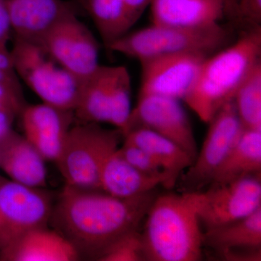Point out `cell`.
<instances>
[{
  "mask_svg": "<svg viewBox=\"0 0 261 261\" xmlns=\"http://www.w3.org/2000/svg\"><path fill=\"white\" fill-rule=\"evenodd\" d=\"M155 197L154 190L119 198L101 190L65 185L49 222L75 247L81 258L97 260L117 239L138 229Z\"/></svg>",
  "mask_w": 261,
  "mask_h": 261,
  "instance_id": "1",
  "label": "cell"
},
{
  "mask_svg": "<svg viewBox=\"0 0 261 261\" xmlns=\"http://www.w3.org/2000/svg\"><path fill=\"white\" fill-rule=\"evenodd\" d=\"M145 218L141 233L146 260H200L203 232L198 215V192L156 196Z\"/></svg>",
  "mask_w": 261,
  "mask_h": 261,
  "instance_id": "2",
  "label": "cell"
},
{
  "mask_svg": "<svg viewBox=\"0 0 261 261\" xmlns=\"http://www.w3.org/2000/svg\"><path fill=\"white\" fill-rule=\"evenodd\" d=\"M261 61V28L247 31L238 41L202 62L183 99L206 123L235 94L250 70Z\"/></svg>",
  "mask_w": 261,
  "mask_h": 261,
  "instance_id": "3",
  "label": "cell"
},
{
  "mask_svg": "<svg viewBox=\"0 0 261 261\" xmlns=\"http://www.w3.org/2000/svg\"><path fill=\"white\" fill-rule=\"evenodd\" d=\"M231 37L229 30L219 23L202 28L152 24L147 28L127 33L108 49L140 62L180 53L210 56L228 46Z\"/></svg>",
  "mask_w": 261,
  "mask_h": 261,
  "instance_id": "4",
  "label": "cell"
},
{
  "mask_svg": "<svg viewBox=\"0 0 261 261\" xmlns=\"http://www.w3.org/2000/svg\"><path fill=\"white\" fill-rule=\"evenodd\" d=\"M123 138L121 130L108 129L99 123H79L70 127L56 162L66 185L100 190L103 165Z\"/></svg>",
  "mask_w": 261,
  "mask_h": 261,
  "instance_id": "5",
  "label": "cell"
},
{
  "mask_svg": "<svg viewBox=\"0 0 261 261\" xmlns=\"http://www.w3.org/2000/svg\"><path fill=\"white\" fill-rule=\"evenodd\" d=\"M10 51L17 77L43 103L73 112L80 81L58 64L38 43L15 37Z\"/></svg>",
  "mask_w": 261,
  "mask_h": 261,
  "instance_id": "6",
  "label": "cell"
},
{
  "mask_svg": "<svg viewBox=\"0 0 261 261\" xmlns=\"http://www.w3.org/2000/svg\"><path fill=\"white\" fill-rule=\"evenodd\" d=\"M48 55L80 82L99 68V44L75 10L60 18L41 39Z\"/></svg>",
  "mask_w": 261,
  "mask_h": 261,
  "instance_id": "7",
  "label": "cell"
},
{
  "mask_svg": "<svg viewBox=\"0 0 261 261\" xmlns=\"http://www.w3.org/2000/svg\"><path fill=\"white\" fill-rule=\"evenodd\" d=\"M42 189L0 178V250L28 231L47 226L53 206Z\"/></svg>",
  "mask_w": 261,
  "mask_h": 261,
  "instance_id": "8",
  "label": "cell"
},
{
  "mask_svg": "<svg viewBox=\"0 0 261 261\" xmlns=\"http://www.w3.org/2000/svg\"><path fill=\"white\" fill-rule=\"evenodd\" d=\"M208 123L210 126L200 152L182 175L183 192H200L211 185L215 173L244 128L233 101L223 106Z\"/></svg>",
  "mask_w": 261,
  "mask_h": 261,
  "instance_id": "9",
  "label": "cell"
},
{
  "mask_svg": "<svg viewBox=\"0 0 261 261\" xmlns=\"http://www.w3.org/2000/svg\"><path fill=\"white\" fill-rule=\"evenodd\" d=\"M198 192L200 223L207 228L234 222L261 207L260 175L221 184H211Z\"/></svg>",
  "mask_w": 261,
  "mask_h": 261,
  "instance_id": "10",
  "label": "cell"
},
{
  "mask_svg": "<svg viewBox=\"0 0 261 261\" xmlns=\"http://www.w3.org/2000/svg\"><path fill=\"white\" fill-rule=\"evenodd\" d=\"M179 101L154 94L139 95L123 135L137 127L147 128L177 144L195 161L198 153L195 135Z\"/></svg>",
  "mask_w": 261,
  "mask_h": 261,
  "instance_id": "11",
  "label": "cell"
},
{
  "mask_svg": "<svg viewBox=\"0 0 261 261\" xmlns=\"http://www.w3.org/2000/svg\"><path fill=\"white\" fill-rule=\"evenodd\" d=\"M207 57L196 53H180L140 62L142 75L139 95L154 94L183 100Z\"/></svg>",
  "mask_w": 261,
  "mask_h": 261,
  "instance_id": "12",
  "label": "cell"
},
{
  "mask_svg": "<svg viewBox=\"0 0 261 261\" xmlns=\"http://www.w3.org/2000/svg\"><path fill=\"white\" fill-rule=\"evenodd\" d=\"M19 116L24 137L46 161L56 163L75 118L73 111H63L42 102L25 105Z\"/></svg>",
  "mask_w": 261,
  "mask_h": 261,
  "instance_id": "13",
  "label": "cell"
},
{
  "mask_svg": "<svg viewBox=\"0 0 261 261\" xmlns=\"http://www.w3.org/2000/svg\"><path fill=\"white\" fill-rule=\"evenodd\" d=\"M203 245L216 250L222 258L233 261L261 260V207L234 222L207 228Z\"/></svg>",
  "mask_w": 261,
  "mask_h": 261,
  "instance_id": "14",
  "label": "cell"
},
{
  "mask_svg": "<svg viewBox=\"0 0 261 261\" xmlns=\"http://www.w3.org/2000/svg\"><path fill=\"white\" fill-rule=\"evenodd\" d=\"M75 247L55 229L38 228L24 233L0 250L1 261H75Z\"/></svg>",
  "mask_w": 261,
  "mask_h": 261,
  "instance_id": "15",
  "label": "cell"
},
{
  "mask_svg": "<svg viewBox=\"0 0 261 261\" xmlns=\"http://www.w3.org/2000/svg\"><path fill=\"white\" fill-rule=\"evenodd\" d=\"M15 37L39 43L73 5L64 0H7Z\"/></svg>",
  "mask_w": 261,
  "mask_h": 261,
  "instance_id": "16",
  "label": "cell"
},
{
  "mask_svg": "<svg viewBox=\"0 0 261 261\" xmlns=\"http://www.w3.org/2000/svg\"><path fill=\"white\" fill-rule=\"evenodd\" d=\"M45 162L24 136L13 130L0 140V168L13 181L37 188L45 187Z\"/></svg>",
  "mask_w": 261,
  "mask_h": 261,
  "instance_id": "17",
  "label": "cell"
},
{
  "mask_svg": "<svg viewBox=\"0 0 261 261\" xmlns=\"http://www.w3.org/2000/svg\"><path fill=\"white\" fill-rule=\"evenodd\" d=\"M152 24L202 28L219 23L225 15L220 0H151Z\"/></svg>",
  "mask_w": 261,
  "mask_h": 261,
  "instance_id": "18",
  "label": "cell"
},
{
  "mask_svg": "<svg viewBox=\"0 0 261 261\" xmlns=\"http://www.w3.org/2000/svg\"><path fill=\"white\" fill-rule=\"evenodd\" d=\"M99 185L101 191L119 198H129L153 191L161 185L173 188L168 176H150L141 172L123 159L118 149L103 165Z\"/></svg>",
  "mask_w": 261,
  "mask_h": 261,
  "instance_id": "19",
  "label": "cell"
},
{
  "mask_svg": "<svg viewBox=\"0 0 261 261\" xmlns=\"http://www.w3.org/2000/svg\"><path fill=\"white\" fill-rule=\"evenodd\" d=\"M123 140L146 151L168 173L174 185L194 162L192 156L177 144L147 128H132L123 135Z\"/></svg>",
  "mask_w": 261,
  "mask_h": 261,
  "instance_id": "20",
  "label": "cell"
},
{
  "mask_svg": "<svg viewBox=\"0 0 261 261\" xmlns=\"http://www.w3.org/2000/svg\"><path fill=\"white\" fill-rule=\"evenodd\" d=\"M261 130L243 128L218 168L211 184H221L260 175Z\"/></svg>",
  "mask_w": 261,
  "mask_h": 261,
  "instance_id": "21",
  "label": "cell"
},
{
  "mask_svg": "<svg viewBox=\"0 0 261 261\" xmlns=\"http://www.w3.org/2000/svg\"><path fill=\"white\" fill-rule=\"evenodd\" d=\"M113 66L100 65L80 83L73 114L80 123H108Z\"/></svg>",
  "mask_w": 261,
  "mask_h": 261,
  "instance_id": "22",
  "label": "cell"
},
{
  "mask_svg": "<svg viewBox=\"0 0 261 261\" xmlns=\"http://www.w3.org/2000/svg\"><path fill=\"white\" fill-rule=\"evenodd\" d=\"M84 4L107 49L135 24L123 0H84Z\"/></svg>",
  "mask_w": 261,
  "mask_h": 261,
  "instance_id": "23",
  "label": "cell"
},
{
  "mask_svg": "<svg viewBox=\"0 0 261 261\" xmlns=\"http://www.w3.org/2000/svg\"><path fill=\"white\" fill-rule=\"evenodd\" d=\"M233 101L243 128L261 130V61L240 86Z\"/></svg>",
  "mask_w": 261,
  "mask_h": 261,
  "instance_id": "24",
  "label": "cell"
},
{
  "mask_svg": "<svg viewBox=\"0 0 261 261\" xmlns=\"http://www.w3.org/2000/svg\"><path fill=\"white\" fill-rule=\"evenodd\" d=\"M132 80L125 66H113L110 91L108 123L125 132L132 114Z\"/></svg>",
  "mask_w": 261,
  "mask_h": 261,
  "instance_id": "25",
  "label": "cell"
},
{
  "mask_svg": "<svg viewBox=\"0 0 261 261\" xmlns=\"http://www.w3.org/2000/svg\"><path fill=\"white\" fill-rule=\"evenodd\" d=\"M97 260H146L142 233L136 229L122 235L102 252Z\"/></svg>",
  "mask_w": 261,
  "mask_h": 261,
  "instance_id": "26",
  "label": "cell"
},
{
  "mask_svg": "<svg viewBox=\"0 0 261 261\" xmlns=\"http://www.w3.org/2000/svg\"><path fill=\"white\" fill-rule=\"evenodd\" d=\"M123 141V144L121 147H118V152L130 166L141 172L150 176H168L173 187L175 186L168 173L163 171L159 163L156 162L146 151L138 146L126 141Z\"/></svg>",
  "mask_w": 261,
  "mask_h": 261,
  "instance_id": "27",
  "label": "cell"
},
{
  "mask_svg": "<svg viewBox=\"0 0 261 261\" xmlns=\"http://www.w3.org/2000/svg\"><path fill=\"white\" fill-rule=\"evenodd\" d=\"M230 17L244 24L247 31L261 28V0H236Z\"/></svg>",
  "mask_w": 261,
  "mask_h": 261,
  "instance_id": "28",
  "label": "cell"
},
{
  "mask_svg": "<svg viewBox=\"0 0 261 261\" xmlns=\"http://www.w3.org/2000/svg\"><path fill=\"white\" fill-rule=\"evenodd\" d=\"M25 106L20 87L0 82V111L17 116Z\"/></svg>",
  "mask_w": 261,
  "mask_h": 261,
  "instance_id": "29",
  "label": "cell"
},
{
  "mask_svg": "<svg viewBox=\"0 0 261 261\" xmlns=\"http://www.w3.org/2000/svg\"><path fill=\"white\" fill-rule=\"evenodd\" d=\"M12 32L7 0H0V47L8 48Z\"/></svg>",
  "mask_w": 261,
  "mask_h": 261,
  "instance_id": "30",
  "label": "cell"
},
{
  "mask_svg": "<svg viewBox=\"0 0 261 261\" xmlns=\"http://www.w3.org/2000/svg\"><path fill=\"white\" fill-rule=\"evenodd\" d=\"M123 2L130 18L136 23L149 7L151 0H123Z\"/></svg>",
  "mask_w": 261,
  "mask_h": 261,
  "instance_id": "31",
  "label": "cell"
},
{
  "mask_svg": "<svg viewBox=\"0 0 261 261\" xmlns=\"http://www.w3.org/2000/svg\"><path fill=\"white\" fill-rule=\"evenodd\" d=\"M15 118V116L11 113L0 111V140L13 130L12 125Z\"/></svg>",
  "mask_w": 261,
  "mask_h": 261,
  "instance_id": "32",
  "label": "cell"
},
{
  "mask_svg": "<svg viewBox=\"0 0 261 261\" xmlns=\"http://www.w3.org/2000/svg\"><path fill=\"white\" fill-rule=\"evenodd\" d=\"M0 82H4V83L20 87L17 75L7 74V73L1 71H0Z\"/></svg>",
  "mask_w": 261,
  "mask_h": 261,
  "instance_id": "33",
  "label": "cell"
},
{
  "mask_svg": "<svg viewBox=\"0 0 261 261\" xmlns=\"http://www.w3.org/2000/svg\"><path fill=\"white\" fill-rule=\"evenodd\" d=\"M222 2L225 8V15L230 16L231 12H232L233 7H234L236 0H220Z\"/></svg>",
  "mask_w": 261,
  "mask_h": 261,
  "instance_id": "34",
  "label": "cell"
}]
</instances>
